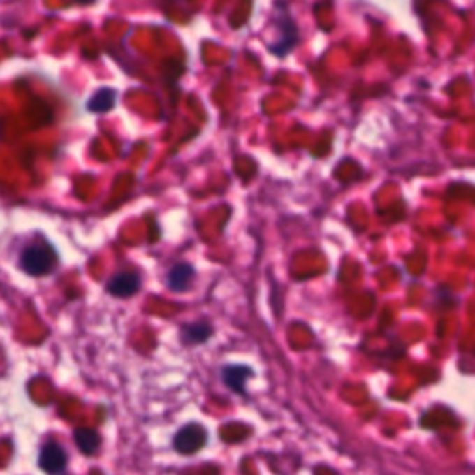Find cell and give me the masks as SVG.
I'll list each match as a JSON object with an SVG mask.
<instances>
[{"instance_id":"obj_2","label":"cell","mask_w":475,"mask_h":475,"mask_svg":"<svg viewBox=\"0 0 475 475\" xmlns=\"http://www.w3.org/2000/svg\"><path fill=\"white\" fill-rule=\"evenodd\" d=\"M206 440H208V432L205 427L200 423H188L175 434L173 446L178 453L189 455L205 448Z\"/></svg>"},{"instance_id":"obj_9","label":"cell","mask_w":475,"mask_h":475,"mask_svg":"<svg viewBox=\"0 0 475 475\" xmlns=\"http://www.w3.org/2000/svg\"><path fill=\"white\" fill-rule=\"evenodd\" d=\"M212 335V327L208 323H193V325H186L182 330V340L186 344H203L210 338Z\"/></svg>"},{"instance_id":"obj_8","label":"cell","mask_w":475,"mask_h":475,"mask_svg":"<svg viewBox=\"0 0 475 475\" xmlns=\"http://www.w3.org/2000/svg\"><path fill=\"white\" fill-rule=\"evenodd\" d=\"M75 442L84 455L97 453L101 448V437L95 429L89 427H80L75 431Z\"/></svg>"},{"instance_id":"obj_1","label":"cell","mask_w":475,"mask_h":475,"mask_svg":"<svg viewBox=\"0 0 475 475\" xmlns=\"http://www.w3.org/2000/svg\"><path fill=\"white\" fill-rule=\"evenodd\" d=\"M56 265H58V254L54 247L47 242L32 243L21 253V270L27 275H49L50 271L56 270Z\"/></svg>"},{"instance_id":"obj_10","label":"cell","mask_w":475,"mask_h":475,"mask_svg":"<svg viewBox=\"0 0 475 475\" xmlns=\"http://www.w3.org/2000/svg\"><path fill=\"white\" fill-rule=\"evenodd\" d=\"M76 2H80V4H92L95 0H76Z\"/></svg>"},{"instance_id":"obj_3","label":"cell","mask_w":475,"mask_h":475,"mask_svg":"<svg viewBox=\"0 0 475 475\" xmlns=\"http://www.w3.org/2000/svg\"><path fill=\"white\" fill-rule=\"evenodd\" d=\"M39 466L49 475H61L67 468V453L59 444H47L39 453Z\"/></svg>"},{"instance_id":"obj_11","label":"cell","mask_w":475,"mask_h":475,"mask_svg":"<svg viewBox=\"0 0 475 475\" xmlns=\"http://www.w3.org/2000/svg\"><path fill=\"white\" fill-rule=\"evenodd\" d=\"M0 138H2V121H0Z\"/></svg>"},{"instance_id":"obj_4","label":"cell","mask_w":475,"mask_h":475,"mask_svg":"<svg viewBox=\"0 0 475 475\" xmlns=\"http://www.w3.org/2000/svg\"><path fill=\"white\" fill-rule=\"evenodd\" d=\"M141 279L138 273H130V271H124V273H117L108 281L106 288L108 292L115 297H130L134 293L140 292Z\"/></svg>"},{"instance_id":"obj_5","label":"cell","mask_w":475,"mask_h":475,"mask_svg":"<svg viewBox=\"0 0 475 475\" xmlns=\"http://www.w3.org/2000/svg\"><path fill=\"white\" fill-rule=\"evenodd\" d=\"M193 279V268L186 262L175 264L168 273V286L173 292H186L189 288V282Z\"/></svg>"},{"instance_id":"obj_6","label":"cell","mask_w":475,"mask_h":475,"mask_svg":"<svg viewBox=\"0 0 475 475\" xmlns=\"http://www.w3.org/2000/svg\"><path fill=\"white\" fill-rule=\"evenodd\" d=\"M253 375V370L249 366H227L223 370V379L231 390L238 392V394H243V386L247 383V379Z\"/></svg>"},{"instance_id":"obj_7","label":"cell","mask_w":475,"mask_h":475,"mask_svg":"<svg viewBox=\"0 0 475 475\" xmlns=\"http://www.w3.org/2000/svg\"><path fill=\"white\" fill-rule=\"evenodd\" d=\"M115 98H117V93L112 87H103L98 92L93 93V97L87 101V110L93 112V114H104V112H110V110L115 106Z\"/></svg>"}]
</instances>
